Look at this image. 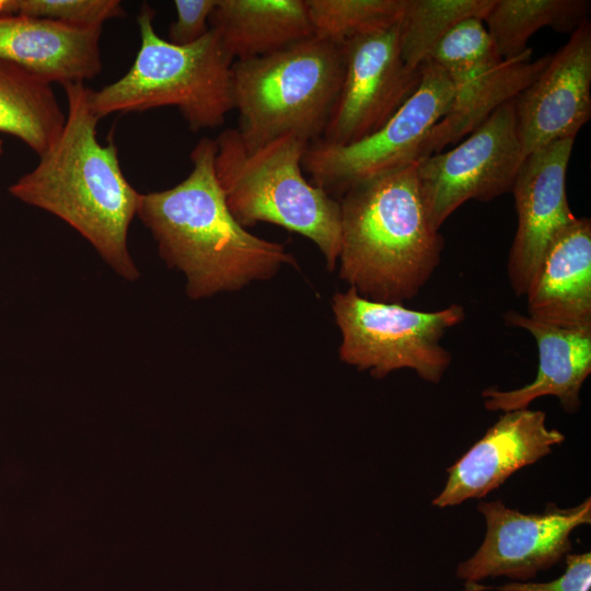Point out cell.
I'll return each mask as SVG.
<instances>
[{
    "label": "cell",
    "mask_w": 591,
    "mask_h": 591,
    "mask_svg": "<svg viewBox=\"0 0 591 591\" xmlns=\"http://www.w3.org/2000/svg\"><path fill=\"white\" fill-rule=\"evenodd\" d=\"M494 0H403L398 19L401 55L420 68L434 45L459 22L484 20Z\"/></svg>",
    "instance_id": "cell-22"
},
{
    "label": "cell",
    "mask_w": 591,
    "mask_h": 591,
    "mask_svg": "<svg viewBox=\"0 0 591 591\" xmlns=\"http://www.w3.org/2000/svg\"><path fill=\"white\" fill-rule=\"evenodd\" d=\"M523 159L577 132L591 117V23L576 28L513 100Z\"/></svg>",
    "instance_id": "cell-13"
},
{
    "label": "cell",
    "mask_w": 591,
    "mask_h": 591,
    "mask_svg": "<svg viewBox=\"0 0 591 591\" xmlns=\"http://www.w3.org/2000/svg\"><path fill=\"white\" fill-rule=\"evenodd\" d=\"M513 100L495 109L453 149L417 161L424 202L437 229L462 204L488 201L511 192L524 160Z\"/></svg>",
    "instance_id": "cell-9"
},
{
    "label": "cell",
    "mask_w": 591,
    "mask_h": 591,
    "mask_svg": "<svg viewBox=\"0 0 591 591\" xmlns=\"http://www.w3.org/2000/svg\"><path fill=\"white\" fill-rule=\"evenodd\" d=\"M3 152V140L0 139V155L2 154Z\"/></svg>",
    "instance_id": "cell-29"
},
{
    "label": "cell",
    "mask_w": 591,
    "mask_h": 591,
    "mask_svg": "<svg viewBox=\"0 0 591 591\" xmlns=\"http://www.w3.org/2000/svg\"><path fill=\"white\" fill-rule=\"evenodd\" d=\"M102 28L22 14L0 16V58L49 83H83L102 70Z\"/></svg>",
    "instance_id": "cell-16"
},
{
    "label": "cell",
    "mask_w": 591,
    "mask_h": 591,
    "mask_svg": "<svg viewBox=\"0 0 591 591\" xmlns=\"http://www.w3.org/2000/svg\"><path fill=\"white\" fill-rule=\"evenodd\" d=\"M314 36L341 45L398 21L403 0H305Z\"/></svg>",
    "instance_id": "cell-23"
},
{
    "label": "cell",
    "mask_w": 591,
    "mask_h": 591,
    "mask_svg": "<svg viewBox=\"0 0 591 591\" xmlns=\"http://www.w3.org/2000/svg\"><path fill=\"white\" fill-rule=\"evenodd\" d=\"M483 22L477 18L459 22L434 45L425 61L442 69L452 84L499 66L505 59Z\"/></svg>",
    "instance_id": "cell-24"
},
{
    "label": "cell",
    "mask_w": 591,
    "mask_h": 591,
    "mask_svg": "<svg viewBox=\"0 0 591 591\" xmlns=\"http://www.w3.org/2000/svg\"><path fill=\"white\" fill-rule=\"evenodd\" d=\"M414 94L376 131L349 144L318 139L303 155L302 167L312 183L332 197L351 186L419 159L424 141L447 113L454 88L447 73L430 61L420 66Z\"/></svg>",
    "instance_id": "cell-8"
},
{
    "label": "cell",
    "mask_w": 591,
    "mask_h": 591,
    "mask_svg": "<svg viewBox=\"0 0 591 591\" xmlns=\"http://www.w3.org/2000/svg\"><path fill=\"white\" fill-rule=\"evenodd\" d=\"M589 12L587 0H494L483 21L500 56L509 60L532 51L528 40L538 30L571 34Z\"/></svg>",
    "instance_id": "cell-21"
},
{
    "label": "cell",
    "mask_w": 591,
    "mask_h": 591,
    "mask_svg": "<svg viewBox=\"0 0 591 591\" xmlns=\"http://www.w3.org/2000/svg\"><path fill=\"white\" fill-rule=\"evenodd\" d=\"M338 201L340 279L375 302L416 297L439 266L443 248L424 202L417 162L358 183Z\"/></svg>",
    "instance_id": "cell-3"
},
{
    "label": "cell",
    "mask_w": 591,
    "mask_h": 591,
    "mask_svg": "<svg viewBox=\"0 0 591 591\" xmlns=\"http://www.w3.org/2000/svg\"><path fill=\"white\" fill-rule=\"evenodd\" d=\"M576 138L553 141L523 160L512 186L518 216L507 274L517 297L525 294L547 248L577 217L566 195Z\"/></svg>",
    "instance_id": "cell-12"
},
{
    "label": "cell",
    "mask_w": 591,
    "mask_h": 591,
    "mask_svg": "<svg viewBox=\"0 0 591 591\" xmlns=\"http://www.w3.org/2000/svg\"><path fill=\"white\" fill-rule=\"evenodd\" d=\"M18 14L74 26L103 27L105 21L126 13L117 0H18Z\"/></svg>",
    "instance_id": "cell-25"
},
{
    "label": "cell",
    "mask_w": 591,
    "mask_h": 591,
    "mask_svg": "<svg viewBox=\"0 0 591 591\" xmlns=\"http://www.w3.org/2000/svg\"><path fill=\"white\" fill-rule=\"evenodd\" d=\"M344 77L341 45L311 36L281 50L232 65L236 128L246 147L286 134L322 138Z\"/></svg>",
    "instance_id": "cell-6"
},
{
    "label": "cell",
    "mask_w": 591,
    "mask_h": 591,
    "mask_svg": "<svg viewBox=\"0 0 591 591\" xmlns=\"http://www.w3.org/2000/svg\"><path fill=\"white\" fill-rule=\"evenodd\" d=\"M344 77L321 140L349 144L380 129L414 94L420 68L401 55L398 21L341 44Z\"/></svg>",
    "instance_id": "cell-10"
},
{
    "label": "cell",
    "mask_w": 591,
    "mask_h": 591,
    "mask_svg": "<svg viewBox=\"0 0 591 591\" xmlns=\"http://www.w3.org/2000/svg\"><path fill=\"white\" fill-rule=\"evenodd\" d=\"M215 140V173L235 220L245 229L267 222L305 236L334 270L340 250V205L303 175L310 142L290 132L250 148L236 128L224 129Z\"/></svg>",
    "instance_id": "cell-4"
},
{
    "label": "cell",
    "mask_w": 591,
    "mask_h": 591,
    "mask_svg": "<svg viewBox=\"0 0 591 591\" xmlns=\"http://www.w3.org/2000/svg\"><path fill=\"white\" fill-rule=\"evenodd\" d=\"M468 591L495 589L498 591H590L591 554H567L565 572L548 582H511L501 587H485L466 583Z\"/></svg>",
    "instance_id": "cell-26"
},
{
    "label": "cell",
    "mask_w": 591,
    "mask_h": 591,
    "mask_svg": "<svg viewBox=\"0 0 591 591\" xmlns=\"http://www.w3.org/2000/svg\"><path fill=\"white\" fill-rule=\"evenodd\" d=\"M154 10L143 4L137 16L140 47L129 70L99 91L92 109L101 120L114 113L175 106L193 131L221 126L234 109L232 65L218 34L174 45L155 32Z\"/></svg>",
    "instance_id": "cell-5"
},
{
    "label": "cell",
    "mask_w": 591,
    "mask_h": 591,
    "mask_svg": "<svg viewBox=\"0 0 591 591\" xmlns=\"http://www.w3.org/2000/svg\"><path fill=\"white\" fill-rule=\"evenodd\" d=\"M18 14V0H0V16Z\"/></svg>",
    "instance_id": "cell-28"
},
{
    "label": "cell",
    "mask_w": 591,
    "mask_h": 591,
    "mask_svg": "<svg viewBox=\"0 0 591 591\" xmlns=\"http://www.w3.org/2000/svg\"><path fill=\"white\" fill-rule=\"evenodd\" d=\"M217 0H175L176 20L170 25L167 40L183 46L205 36Z\"/></svg>",
    "instance_id": "cell-27"
},
{
    "label": "cell",
    "mask_w": 591,
    "mask_h": 591,
    "mask_svg": "<svg viewBox=\"0 0 591 591\" xmlns=\"http://www.w3.org/2000/svg\"><path fill=\"white\" fill-rule=\"evenodd\" d=\"M62 88L68 109L59 137L9 192L63 220L120 277L136 280L139 271L127 239L140 193L125 177L113 140H97L100 119L92 109L91 90L83 83Z\"/></svg>",
    "instance_id": "cell-2"
},
{
    "label": "cell",
    "mask_w": 591,
    "mask_h": 591,
    "mask_svg": "<svg viewBox=\"0 0 591 591\" xmlns=\"http://www.w3.org/2000/svg\"><path fill=\"white\" fill-rule=\"evenodd\" d=\"M507 325L529 332L536 341L538 369L529 384L511 391L494 387L482 392L484 406L505 413L528 408L542 396H556L567 413L580 408V391L591 372V327L567 328L509 310Z\"/></svg>",
    "instance_id": "cell-15"
},
{
    "label": "cell",
    "mask_w": 591,
    "mask_h": 591,
    "mask_svg": "<svg viewBox=\"0 0 591 591\" xmlns=\"http://www.w3.org/2000/svg\"><path fill=\"white\" fill-rule=\"evenodd\" d=\"M530 317L591 327V221L577 218L547 248L524 294Z\"/></svg>",
    "instance_id": "cell-17"
},
{
    "label": "cell",
    "mask_w": 591,
    "mask_h": 591,
    "mask_svg": "<svg viewBox=\"0 0 591 591\" xmlns=\"http://www.w3.org/2000/svg\"><path fill=\"white\" fill-rule=\"evenodd\" d=\"M564 440V433L546 426L544 412H507L448 468L445 486L432 505L444 508L483 498Z\"/></svg>",
    "instance_id": "cell-14"
},
{
    "label": "cell",
    "mask_w": 591,
    "mask_h": 591,
    "mask_svg": "<svg viewBox=\"0 0 591 591\" xmlns=\"http://www.w3.org/2000/svg\"><path fill=\"white\" fill-rule=\"evenodd\" d=\"M217 143L201 138L189 154L193 169L177 185L140 194L137 217L151 232L167 267L186 277L198 300L232 292L297 265L280 243L248 232L233 217L215 173Z\"/></svg>",
    "instance_id": "cell-1"
},
{
    "label": "cell",
    "mask_w": 591,
    "mask_h": 591,
    "mask_svg": "<svg viewBox=\"0 0 591 591\" xmlns=\"http://www.w3.org/2000/svg\"><path fill=\"white\" fill-rule=\"evenodd\" d=\"M332 309L340 329L338 354L343 362L383 378L399 369L414 370L438 384L452 362L441 345L444 334L465 318L462 305L417 311L402 303L368 300L354 288L337 292Z\"/></svg>",
    "instance_id": "cell-7"
},
{
    "label": "cell",
    "mask_w": 591,
    "mask_h": 591,
    "mask_svg": "<svg viewBox=\"0 0 591 591\" xmlns=\"http://www.w3.org/2000/svg\"><path fill=\"white\" fill-rule=\"evenodd\" d=\"M65 121L51 83L0 58V132L19 138L40 157L57 140Z\"/></svg>",
    "instance_id": "cell-20"
},
{
    "label": "cell",
    "mask_w": 591,
    "mask_h": 591,
    "mask_svg": "<svg viewBox=\"0 0 591 591\" xmlns=\"http://www.w3.org/2000/svg\"><path fill=\"white\" fill-rule=\"evenodd\" d=\"M209 24L234 61L314 36L305 0H217Z\"/></svg>",
    "instance_id": "cell-18"
},
{
    "label": "cell",
    "mask_w": 591,
    "mask_h": 591,
    "mask_svg": "<svg viewBox=\"0 0 591 591\" xmlns=\"http://www.w3.org/2000/svg\"><path fill=\"white\" fill-rule=\"evenodd\" d=\"M531 55L503 60L491 70L453 84L451 104L424 141L418 161L466 137L500 105L517 97L551 58L531 60Z\"/></svg>",
    "instance_id": "cell-19"
},
{
    "label": "cell",
    "mask_w": 591,
    "mask_h": 591,
    "mask_svg": "<svg viewBox=\"0 0 591 591\" xmlns=\"http://www.w3.org/2000/svg\"><path fill=\"white\" fill-rule=\"evenodd\" d=\"M478 510L486 520L485 540L456 569L466 583L497 576L532 579L566 557L572 531L591 522L590 498L571 508L549 506L543 513H522L499 500L479 502Z\"/></svg>",
    "instance_id": "cell-11"
}]
</instances>
